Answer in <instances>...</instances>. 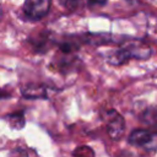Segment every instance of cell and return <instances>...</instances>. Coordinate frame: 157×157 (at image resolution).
I'll list each match as a JSON object with an SVG mask.
<instances>
[{
	"label": "cell",
	"mask_w": 157,
	"mask_h": 157,
	"mask_svg": "<svg viewBox=\"0 0 157 157\" xmlns=\"http://www.w3.org/2000/svg\"><path fill=\"white\" fill-rule=\"evenodd\" d=\"M151 48L148 45L141 43H129L121 48H119L113 55L108 58V63L112 65H123L131 58L144 60L150 58Z\"/></svg>",
	"instance_id": "6da1fadb"
},
{
	"label": "cell",
	"mask_w": 157,
	"mask_h": 157,
	"mask_svg": "<svg viewBox=\"0 0 157 157\" xmlns=\"http://www.w3.org/2000/svg\"><path fill=\"white\" fill-rule=\"evenodd\" d=\"M129 144L148 151L157 150V132L146 129H135L129 135Z\"/></svg>",
	"instance_id": "7a4b0ae2"
},
{
	"label": "cell",
	"mask_w": 157,
	"mask_h": 157,
	"mask_svg": "<svg viewBox=\"0 0 157 157\" xmlns=\"http://www.w3.org/2000/svg\"><path fill=\"white\" fill-rule=\"evenodd\" d=\"M105 124H107V132L112 140L117 141L123 137L125 132V120L121 114H119L114 109L108 110L105 115Z\"/></svg>",
	"instance_id": "3957f363"
},
{
	"label": "cell",
	"mask_w": 157,
	"mask_h": 157,
	"mask_svg": "<svg viewBox=\"0 0 157 157\" xmlns=\"http://www.w3.org/2000/svg\"><path fill=\"white\" fill-rule=\"evenodd\" d=\"M50 5L52 0H25L22 10L27 18L37 21L49 12Z\"/></svg>",
	"instance_id": "277c9868"
},
{
	"label": "cell",
	"mask_w": 157,
	"mask_h": 157,
	"mask_svg": "<svg viewBox=\"0 0 157 157\" xmlns=\"http://www.w3.org/2000/svg\"><path fill=\"white\" fill-rule=\"evenodd\" d=\"M21 92L26 98H29V99L47 98V88L43 85L28 83L21 88Z\"/></svg>",
	"instance_id": "5b68a950"
},
{
	"label": "cell",
	"mask_w": 157,
	"mask_h": 157,
	"mask_svg": "<svg viewBox=\"0 0 157 157\" xmlns=\"http://www.w3.org/2000/svg\"><path fill=\"white\" fill-rule=\"evenodd\" d=\"M9 121H10V125L13 129H22V126L25 125V118H23V115L21 113L11 114L9 117Z\"/></svg>",
	"instance_id": "8992f818"
},
{
	"label": "cell",
	"mask_w": 157,
	"mask_h": 157,
	"mask_svg": "<svg viewBox=\"0 0 157 157\" xmlns=\"http://www.w3.org/2000/svg\"><path fill=\"white\" fill-rule=\"evenodd\" d=\"M59 4L66 10V11H75L78 5H80V0H59Z\"/></svg>",
	"instance_id": "52a82bcc"
},
{
	"label": "cell",
	"mask_w": 157,
	"mask_h": 157,
	"mask_svg": "<svg viewBox=\"0 0 157 157\" xmlns=\"http://www.w3.org/2000/svg\"><path fill=\"white\" fill-rule=\"evenodd\" d=\"M108 2V0H87V5L91 7H98V6H104Z\"/></svg>",
	"instance_id": "ba28073f"
},
{
	"label": "cell",
	"mask_w": 157,
	"mask_h": 157,
	"mask_svg": "<svg viewBox=\"0 0 157 157\" xmlns=\"http://www.w3.org/2000/svg\"><path fill=\"white\" fill-rule=\"evenodd\" d=\"M1 17H2V11H1V6H0V20H1Z\"/></svg>",
	"instance_id": "9c48e42d"
}]
</instances>
